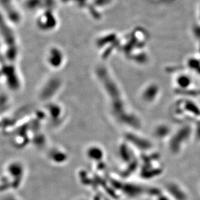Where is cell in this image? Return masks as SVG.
Segmentation results:
<instances>
[{"mask_svg": "<svg viewBox=\"0 0 200 200\" xmlns=\"http://www.w3.org/2000/svg\"><path fill=\"white\" fill-rule=\"evenodd\" d=\"M192 129L188 126H186L180 128L176 133H172L168 144L170 152H172L173 154L180 153L182 150L181 149L185 143H187L192 135Z\"/></svg>", "mask_w": 200, "mask_h": 200, "instance_id": "obj_1", "label": "cell"}, {"mask_svg": "<svg viewBox=\"0 0 200 200\" xmlns=\"http://www.w3.org/2000/svg\"><path fill=\"white\" fill-rule=\"evenodd\" d=\"M167 195L172 200H188V195L186 191L178 183L170 182L166 186Z\"/></svg>", "mask_w": 200, "mask_h": 200, "instance_id": "obj_2", "label": "cell"}, {"mask_svg": "<svg viewBox=\"0 0 200 200\" xmlns=\"http://www.w3.org/2000/svg\"><path fill=\"white\" fill-rule=\"evenodd\" d=\"M160 200H172V199H171L169 196H167V194H165V195H164V194H161V199Z\"/></svg>", "mask_w": 200, "mask_h": 200, "instance_id": "obj_3", "label": "cell"}]
</instances>
